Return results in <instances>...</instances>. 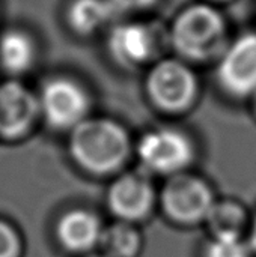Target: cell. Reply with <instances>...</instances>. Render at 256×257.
I'll return each mask as SVG.
<instances>
[{
    "label": "cell",
    "instance_id": "obj_1",
    "mask_svg": "<svg viewBox=\"0 0 256 257\" xmlns=\"http://www.w3.org/2000/svg\"><path fill=\"white\" fill-rule=\"evenodd\" d=\"M128 130L112 117L89 116L68 133V152L74 164L95 176L119 172L133 154Z\"/></svg>",
    "mask_w": 256,
    "mask_h": 257
},
{
    "label": "cell",
    "instance_id": "obj_2",
    "mask_svg": "<svg viewBox=\"0 0 256 257\" xmlns=\"http://www.w3.org/2000/svg\"><path fill=\"white\" fill-rule=\"evenodd\" d=\"M166 33L175 56L190 65L216 63L232 39L223 12L202 0L183 8Z\"/></svg>",
    "mask_w": 256,
    "mask_h": 257
},
{
    "label": "cell",
    "instance_id": "obj_3",
    "mask_svg": "<svg viewBox=\"0 0 256 257\" xmlns=\"http://www.w3.org/2000/svg\"><path fill=\"white\" fill-rule=\"evenodd\" d=\"M143 90L157 111L178 116L195 107L199 99L201 83L189 62L177 56L160 57L148 68Z\"/></svg>",
    "mask_w": 256,
    "mask_h": 257
},
{
    "label": "cell",
    "instance_id": "obj_4",
    "mask_svg": "<svg viewBox=\"0 0 256 257\" xmlns=\"http://www.w3.org/2000/svg\"><path fill=\"white\" fill-rule=\"evenodd\" d=\"M134 152L146 175L170 178L189 172L198 148L189 133L175 126H158L140 136Z\"/></svg>",
    "mask_w": 256,
    "mask_h": 257
},
{
    "label": "cell",
    "instance_id": "obj_5",
    "mask_svg": "<svg viewBox=\"0 0 256 257\" xmlns=\"http://www.w3.org/2000/svg\"><path fill=\"white\" fill-rule=\"evenodd\" d=\"M160 29L143 20H124L113 23L106 36V50L115 65L122 69L134 71L143 66L149 68L160 59L163 41Z\"/></svg>",
    "mask_w": 256,
    "mask_h": 257
},
{
    "label": "cell",
    "instance_id": "obj_6",
    "mask_svg": "<svg viewBox=\"0 0 256 257\" xmlns=\"http://www.w3.org/2000/svg\"><path fill=\"white\" fill-rule=\"evenodd\" d=\"M38 101L41 119L54 131L69 133L91 116L92 99L88 89L68 75L47 78L38 90Z\"/></svg>",
    "mask_w": 256,
    "mask_h": 257
},
{
    "label": "cell",
    "instance_id": "obj_7",
    "mask_svg": "<svg viewBox=\"0 0 256 257\" xmlns=\"http://www.w3.org/2000/svg\"><path fill=\"white\" fill-rule=\"evenodd\" d=\"M216 200L213 187L189 172L167 178L160 193V205L166 217L183 226L205 223Z\"/></svg>",
    "mask_w": 256,
    "mask_h": 257
},
{
    "label": "cell",
    "instance_id": "obj_8",
    "mask_svg": "<svg viewBox=\"0 0 256 257\" xmlns=\"http://www.w3.org/2000/svg\"><path fill=\"white\" fill-rule=\"evenodd\" d=\"M214 78L220 92L234 101H249L256 92V30L232 38L216 62Z\"/></svg>",
    "mask_w": 256,
    "mask_h": 257
},
{
    "label": "cell",
    "instance_id": "obj_9",
    "mask_svg": "<svg viewBox=\"0 0 256 257\" xmlns=\"http://www.w3.org/2000/svg\"><path fill=\"white\" fill-rule=\"evenodd\" d=\"M41 119L38 92L18 78L0 81V139L17 142L29 136Z\"/></svg>",
    "mask_w": 256,
    "mask_h": 257
},
{
    "label": "cell",
    "instance_id": "obj_10",
    "mask_svg": "<svg viewBox=\"0 0 256 257\" xmlns=\"http://www.w3.org/2000/svg\"><path fill=\"white\" fill-rule=\"evenodd\" d=\"M155 205V190L145 172L124 173L107 191V206L119 220L134 223L149 215Z\"/></svg>",
    "mask_w": 256,
    "mask_h": 257
},
{
    "label": "cell",
    "instance_id": "obj_11",
    "mask_svg": "<svg viewBox=\"0 0 256 257\" xmlns=\"http://www.w3.org/2000/svg\"><path fill=\"white\" fill-rule=\"evenodd\" d=\"M101 220L88 209L65 212L56 226L59 244L71 253H88L100 245L103 235Z\"/></svg>",
    "mask_w": 256,
    "mask_h": 257
},
{
    "label": "cell",
    "instance_id": "obj_12",
    "mask_svg": "<svg viewBox=\"0 0 256 257\" xmlns=\"http://www.w3.org/2000/svg\"><path fill=\"white\" fill-rule=\"evenodd\" d=\"M116 15L118 11L110 0H69L65 9L68 29L81 38L109 30Z\"/></svg>",
    "mask_w": 256,
    "mask_h": 257
},
{
    "label": "cell",
    "instance_id": "obj_13",
    "mask_svg": "<svg viewBox=\"0 0 256 257\" xmlns=\"http://www.w3.org/2000/svg\"><path fill=\"white\" fill-rule=\"evenodd\" d=\"M35 38L21 27H8L0 33V69L17 78L29 72L38 62Z\"/></svg>",
    "mask_w": 256,
    "mask_h": 257
},
{
    "label": "cell",
    "instance_id": "obj_14",
    "mask_svg": "<svg viewBox=\"0 0 256 257\" xmlns=\"http://www.w3.org/2000/svg\"><path fill=\"white\" fill-rule=\"evenodd\" d=\"M252 218L244 203L235 199H217L211 208L205 224L211 238H247Z\"/></svg>",
    "mask_w": 256,
    "mask_h": 257
},
{
    "label": "cell",
    "instance_id": "obj_15",
    "mask_svg": "<svg viewBox=\"0 0 256 257\" xmlns=\"http://www.w3.org/2000/svg\"><path fill=\"white\" fill-rule=\"evenodd\" d=\"M142 245L137 229L127 221H116L103 229L100 247L107 257H134Z\"/></svg>",
    "mask_w": 256,
    "mask_h": 257
},
{
    "label": "cell",
    "instance_id": "obj_16",
    "mask_svg": "<svg viewBox=\"0 0 256 257\" xmlns=\"http://www.w3.org/2000/svg\"><path fill=\"white\" fill-rule=\"evenodd\" d=\"M202 257H255V253L247 238H211L204 247Z\"/></svg>",
    "mask_w": 256,
    "mask_h": 257
},
{
    "label": "cell",
    "instance_id": "obj_17",
    "mask_svg": "<svg viewBox=\"0 0 256 257\" xmlns=\"http://www.w3.org/2000/svg\"><path fill=\"white\" fill-rule=\"evenodd\" d=\"M21 254V239L17 230L0 220V257H20Z\"/></svg>",
    "mask_w": 256,
    "mask_h": 257
},
{
    "label": "cell",
    "instance_id": "obj_18",
    "mask_svg": "<svg viewBox=\"0 0 256 257\" xmlns=\"http://www.w3.org/2000/svg\"><path fill=\"white\" fill-rule=\"evenodd\" d=\"M118 14H139L154 8L158 0H110Z\"/></svg>",
    "mask_w": 256,
    "mask_h": 257
},
{
    "label": "cell",
    "instance_id": "obj_19",
    "mask_svg": "<svg viewBox=\"0 0 256 257\" xmlns=\"http://www.w3.org/2000/svg\"><path fill=\"white\" fill-rule=\"evenodd\" d=\"M247 241H249V244H250V247H252V250H253L256 256V214L252 218V224H250V229H249V233H247Z\"/></svg>",
    "mask_w": 256,
    "mask_h": 257
},
{
    "label": "cell",
    "instance_id": "obj_20",
    "mask_svg": "<svg viewBox=\"0 0 256 257\" xmlns=\"http://www.w3.org/2000/svg\"><path fill=\"white\" fill-rule=\"evenodd\" d=\"M249 102V107H250V113H252V117L255 119L256 122V92L250 96V99L247 101Z\"/></svg>",
    "mask_w": 256,
    "mask_h": 257
},
{
    "label": "cell",
    "instance_id": "obj_21",
    "mask_svg": "<svg viewBox=\"0 0 256 257\" xmlns=\"http://www.w3.org/2000/svg\"><path fill=\"white\" fill-rule=\"evenodd\" d=\"M202 2H207V3H211V5H220V3H228V2H232V0H202Z\"/></svg>",
    "mask_w": 256,
    "mask_h": 257
},
{
    "label": "cell",
    "instance_id": "obj_22",
    "mask_svg": "<svg viewBox=\"0 0 256 257\" xmlns=\"http://www.w3.org/2000/svg\"><path fill=\"white\" fill-rule=\"evenodd\" d=\"M86 257H107V256H104V254H89V256H86Z\"/></svg>",
    "mask_w": 256,
    "mask_h": 257
}]
</instances>
